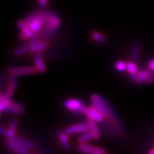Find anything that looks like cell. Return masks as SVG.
Here are the masks:
<instances>
[{"label": "cell", "mask_w": 154, "mask_h": 154, "mask_svg": "<svg viewBox=\"0 0 154 154\" xmlns=\"http://www.w3.org/2000/svg\"><path fill=\"white\" fill-rule=\"evenodd\" d=\"M150 74V71L149 69H143V70L139 71L136 76V82L138 83V84H143V83L147 82L148 79H149Z\"/></svg>", "instance_id": "16"}, {"label": "cell", "mask_w": 154, "mask_h": 154, "mask_svg": "<svg viewBox=\"0 0 154 154\" xmlns=\"http://www.w3.org/2000/svg\"><path fill=\"white\" fill-rule=\"evenodd\" d=\"M89 131V126L87 123H81V124H76L66 127L64 129V132L67 134H83Z\"/></svg>", "instance_id": "7"}, {"label": "cell", "mask_w": 154, "mask_h": 154, "mask_svg": "<svg viewBox=\"0 0 154 154\" xmlns=\"http://www.w3.org/2000/svg\"><path fill=\"white\" fill-rule=\"evenodd\" d=\"M9 76H19L22 75H31L36 74L38 73L37 69L34 66H13L8 70Z\"/></svg>", "instance_id": "4"}, {"label": "cell", "mask_w": 154, "mask_h": 154, "mask_svg": "<svg viewBox=\"0 0 154 154\" xmlns=\"http://www.w3.org/2000/svg\"><path fill=\"white\" fill-rule=\"evenodd\" d=\"M85 114L87 116L88 119H91V120L96 121L97 123L102 122L105 119L103 114L98 110H96L93 106L87 107Z\"/></svg>", "instance_id": "10"}, {"label": "cell", "mask_w": 154, "mask_h": 154, "mask_svg": "<svg viewBox=\"0 0 154 154\" xmlns=\"http://www.w3.org/2000/svg\"><path fill=\"white\" fill-rule=\"evenodd\" d=\"M154 82V72H152L151 74H150V76H149V79H148V81H147V82L146 83H148V84H152V83H153Z\"/></svg>", "instance_id": "26"}, {"label": "cell", "mask_w": 154, "mask_h": 154, "mask_svg": "<svg viewBox=\"0 0 154 154\" xmlns=\"http://www.w3.org/2000/svg\"><path fill=\"white\" fill-rule=\"evenodd\" d=\"M69 134H67L65 132H59L58 133V138L60 140L61 145L65 149L68 150L70 149V145H69Z\"/></svg>", "instance_id": "17"}, {"label": "cell", "mask_w": 154, "mask_h": 154, "mask_svg": "<svg viewBox=\"0 0 154 154\" xmlns=\"http://www.w3.org/2000/svg\"><path fill=\"white\" fill-rule=\"evenodd\" d=\"M29 51V46L28 45H22L21 47H17L14 50L13 53L15 56H20L26 53Z\"/></svg>", "instance_id": "23"}, {"label": "cell", "mask_w": 154, "mask_h": 154, "mask_svg": "<svg viewBox=\"0 0 154 154\" xmlns=\"http://www.w3.org/2000/svg\"><path fill=\"white\" fill-rule=\"evenodd\" d=\"M17 126H18V121L17 119H14L11 122L10 126L8 129H7L6 128L2 127L0 131L1 134L3 135L5 137L8 138H13L16 136V132L17 129Z\"/></svg>", "instance_id": "9"}, {"label": "cell", "mask_w": 154, "mask_h": 154, "mask_svg": "<svg viewBox=\"0 0 154 154\" xmlns=\"http://www.w3.org/2000/svg\"><path fill=\"white\" fill-rule=\"evenodd\" d=\"M149 68L151 72H154V58L149 62Z\"/></svg>", "instance_id": "27"}, {"label": "cell", "mask_w": 154, "mask_h": 154, "mask_svg": "<svg viewBox=\"0 0 154 154\" xmlns=\"http://www.w3.org/2000/svg\"><path fill=\"white\" fill-rule=\"evenodd\" d=\"M91 38H93L94 41L99 42V43L104 44L106 42H107V39L103 34L100 33L99 32H93L91 33Z\"/></svg>", "instance_id": "21"}, {"label": "cell", "mask_w": 154, "mask_h": 154, "mask_svg": "<svg viewBox=\"0 0 154 154\" xmlns=\"http://www.w3.org/2000/svg\"><path fill=\"white\" fill-rule=\"evenodd\" d=\"M88 126H89V131L93 135V139H99L101 134H100L99 127L97 126V122L92 121L91 119H88Z\"/></svg>", "instance_id": "15"}, {"label": "cell", "mask_w": 154, "mask_h": 154, "mask_svg": "<svg viewBox=\"0 0 154 154\" xmlns=\"http://www.w3.org/2000/svg\"><path fill=\"white\" fill-rule=\"evenodd\" d=\"M91 154H97V153H91Z\"/></svg>", "instance_id": "30"}, {"label": "cell", "mask_w": 154, "mask_h": 154, "mask_svg": "<svg viewBox=\"0 0 154 154\" xmlns=\"http://www.w3.org/2000/svg\"><path fill=\"white\" fill-rule=\"evenodd\" d=\"M94 146L90 145V144L86 143H81L78 146L79 151H80L82 153L86 154H91L92 151H93Z\"/></svg>", "instance_id": "19"}, {"label": "cell", "mask_w": 154, "mask_h": 154, "mask_svg": "<svg viewBox=\"0 0 154 154\" xmlns=\"http://www.w3.org/2000/svg\"><path fill=\"white\" fill-rule=\"evenodd\" d=\"M93 138V135L90 131H87L85 133H83V134L81 135L79 138V143H86V142L90 140L91 139Z\"/></svg>", "instance_id": "22"}, {"label": "cell", "mask_w": 154, "mask_h": 154, "mask_svg": "<svg viewBox=\"0 0 154 154\" xmlns=\"http://www.w3.org/2000/svg\"><path fill=\"white\" fill-rule=\"evenodd\" d=\"M17 26L21 30V33H22L24 35L26 36V38H30L31 40L36 39L37 38V36L36 35L35 33H34L32 30L30 29L28 25L25 22V21L19 20L17 22Z\"/></svg>", "instance_id": "8"}, {"label": "cell", "mask_w": 154, "mask_h": 154, "mask_svg": "<svg viewBox=\"0 0 154 154\" xmlns=\"http://www.w3.org/2000/svg\"><path fill=\"white\" fill-rule=\"evenodd\" d=\"M91 101L92 102V106L103 114L104 118L106 119L108 121H109V124L111 128L114 129V125L117 126L116 124V117L113 109L110 107V106L98 94H93L91 96Z\"/></svg>", "instance_id": "1"}, {"label": "cell", "mask_w": 154, "mask_h": 154, "mask_svg": "<svg viewBox=\"0 0 154 154\" xmlns=\"http://www.w3.org/2000/svg\"><path fill=\"white\" fill-rule=\"evenodd\" d=\"M91 153H97V154H106V151L103 149L99 147H94L93 151Z\"/></svg>", "instance_id": "25"}, {"label": "cell", "mask_w": 154, "mask_h": 154, "mask_svg": "<svg viewBox=\"0 0 154 154\" xmlns=\"http://www.w3.org/2000/svg\"><path fill=\"white\" fill-rule=\"evenodd\" d=\"M140 45L138 42H135L132 47L131 49V59L132 61L136 62L138 61V57L140 55Z\"/></svg>", "instance_id": "18"}, {"label": "cell", "mask_w": 154, "mask_h": 154, "mask_svg": "<svg viewBox=\"0 0 154 154\" xmlns=\"http://www.w3.org/2000/svg\"><path fill=\"white\" fill-rule=\"evenodd\" d=\"M48 14L44 12H38L31 15L25 19V22L34 33H37L42 29L44 24L47 21Z\"/></svg>", "instance_id": "2"}, {"label": "cell", "mask_w": 154, "mask_h": 154, "mask_svg": "<svg viewBox=\"0 0 154 154\" xmlns=\"http://www.w3.org/2000/svg\"><path fill=\"white\" fill-rule=\"evenodd\" d=\"M13 139L16 140L17 142H18L19 144H21V145L24 146V147L26 148V149H33L34 147V144L32 143V142L29 141V140L23 139V138L17 137L16 136L13 138Z\"/></svg>", "instance_id": "20"}, {"label": "cell", "mask_w": 154, "mask_h": 154, "mask_svg": "<svg viewBox=\"0 0 154 154\" xmlns=\"http://www.w3.org/2000/svg\"><path fill=\"white\" fill-rule=\"evenodd\" d=\"M28 46L29 51L31 53H38L47 49L49 46V43L45 40H39L36 38V39L31 40V42L28 44Z\"/></svg>", "instance_id": "6"}, {"label": "cell", "mask_w": 154, "mask_h": 154, "mask_svg": "<svg viewBox=\"0 0 154 154\" xmlns=\"http://www.w3.org/2000/svg\"><path fill=\"white\" fill-rule=\"evenodd\" d=\"M48 1H49V0H38V4H39L40 6L42 7H47V4H48Z\"/></svg>", "instance_id": "28"}, {"label": "cell", "mask_w": 154, "mask_h": 154, "mask_svg": "<svg viewBox=\"0 0 154 154\" xmlns=\"http://www.w3.org/2000/svg\"><path fill=\"white\" fill-rule=\"evenodd\" d=\"M7 145L19 154H27L28 153V149L24 147V146L19 144L18 142L13 139V138H9L7 140Z\"/></svg>", "instance_id": "11"}, {"label": "cell", "mask_w": 154, "mask_h": 154, "mask_svg": "<svg viewBox=\"0 0 154 154\" xmlns=\"http://www.w3.org/2000/svg\"><path fill=\"white\" fill-rule=\"evenodd\" d=\"M63 105L66 109L74 112L79 113H85L87 107L83 103L82 101L76 99H69L64 101Z\"/></svg>", "instance_id": "3"}, {"label": "cell", "mask_w": 154, "mask_h": 154, "mask_svg": "<svg viewBox=\"0 0 154 154\" xmlns=\"http://www.w3.org/2000/svg\"><path fill=\"white\" fill-rule=\"evenodd\" d=\"M126 65L127 63H125L124 61H118L115 63V68L119 72H124L126 70Z\"/></svg>", "instance_id": "24"}, {"label": "cell", "mask_w": 154, "mask_h": 154, "mask_svg": "<svg viewBox=\"0 0 154 154\" xmlns=\"http://www.w3.org/2000/svg\"><path fill=\"white\" fill-rule=\"evenodd\" d=\"M149 154H154V149L150 150Z\"/></svg>", "instance_id": "29"}, {"label": "cell", "mask_w": 154, "mask_h": 154, "mask_svg": "<svg viewBox=\"0 0 154 154\" xmlns=\"http://www.w3.org/2000/svg\"><path fill=\"white\" fill-rule=\"evenodd\" d=\"M60 25V19L55 13H48L47 21L45 24V26L47 31L50 34L54 33Z\"/></svg>", "instance_id": "5"}, {"label": "cell", "mask_w": 154, "mask_h": 154, "mask_svg": "<svg viewBox=\"0 0 154 154\" xmlns=\"http://www.w3.org/2000/svg\"><path fill=\"white\" fill-rule=\"evenodd\" d=\"M17 87V80L16 76H10L9 79V83H8V86H7V91L6 92V94H7V96H9V98L12 97L13 94L16 91Z\"/></svg>", "instance_id": "13"}, {"label": "cell", "mask_w": 154, "mask_h": 154, "mask_svg": "<svg viewBox=\"0 0 154 154\" xmlns=\"http://www.w3.org/2000/svg\"><path fill=\"white\" fill-rule=\"evenodd\" d=\"M126 70L129 73L130 79L131 81L136 82V76L139 70H138V67L137 65L136 64V62L134 61H130V62L127 63L126 65Z\"/></svg>", "instance_id": "12"}, {"label": "cell", "mask_w": 154, "mask_h": 154, "mask_svg": "<svg viewBox=\"0 0 154 154\" xmlns=\"http://www.w3.org/2000/svg\"><path fill=\"white\" fill-rule=\"evenodd\" d=\"M34 64H35L36 69H37L38 72L45 73L47 71V66L44 63L43 57L41 54H37L35 56L34 59Z\"/></svg>", "instance_id": "14"}]
</instances>
